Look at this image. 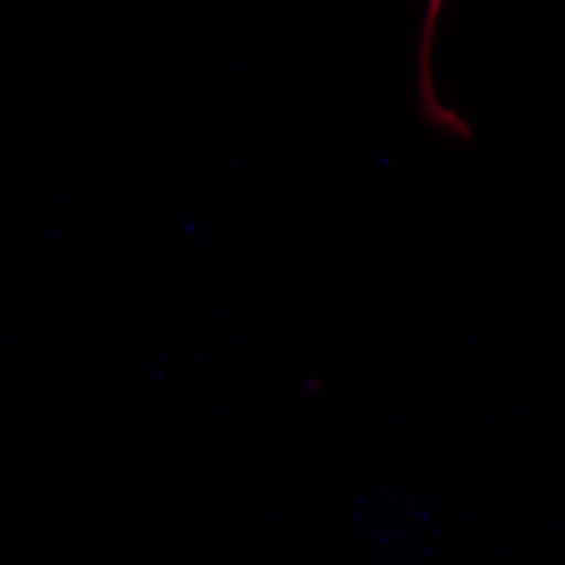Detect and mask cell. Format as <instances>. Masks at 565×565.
<instances>
[{"mask_svg":"<svg viewBox=\"0 0 565 565\" xmlns=\"http://www.w3.org/2000/svg\"><path fill=\"white\" fill-rule=\"evenodd\" d=\"M446 0H425L424 28H422V42L417 51V70H419V86L431 88L436 76H434V44L438 36V23L445 11Z\"/></svg>","mask_w":565,"mask_h":565,"instance_id":"cell-1","label":"cell"},{"mask_svg":"<svg viewBox=\"0 0 565 565\" xmlns=\"http://www.w3.org/2000/svg\"><path fill=\"white\" fill-rule=\"evenodd\" d=\"M306 392L308 394H321L323 392V382H319V380H306Z\"/></svg>","mask_w":565,"mask_h":565,"instance_id":"cell-2","label":"cell"}]
</instances>
